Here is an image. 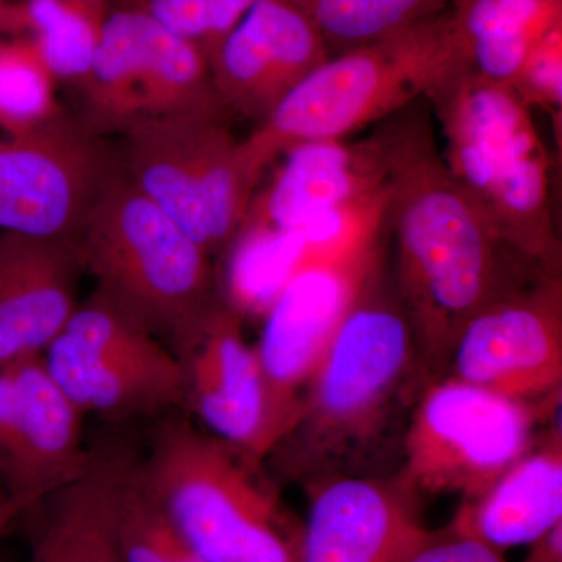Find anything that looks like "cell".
Returning a JSON list of instances; mask_svg holds the SVG:
<instances>
[{"mask_svg":"<svg viewBox=\"0 0 562 562\" xmlns=\"http://www.w3.org/2000/svg\"><path fill=\"white\" fill-rule=\"evenodd\" d=\"M384 231L395 241L394 286L417 346L449 358L476 313L543 273L495 235L458 187L427 99L373 125Z\"/></svg>","mask_w":562,"mask_h":562,"instance_id":"cell-1","label":"cell"},{"mask_svg":"<svg viewBox=\"0 0 562 562\" xmlns=\"http://www.w3.org/2000/svg\"><path fill=\"white\" fill-rule=\"evenodd\" d=\"M427 101L458 187L514 254L543 273L561 276L549 154L531 106L513 88L464 70Z\"/></svg>","mask_w":562,"mask_h":562,"instance_id":"cell-2","label":"cell"},{"mask_svg":"<svg viewBox=\"0 0 562 562\" xmlns=\"http://www.w3.org/2000/svg\"><path fill=\"white\" fill-rule=\"evenodd\" d=\"M416 347L382 255L314 366L297 419L273 454L294 475H314L371 441L412 373Z\"/></svg>","mask_w":562,"mask_h":562,"instance_id":"cell-3","label":"cell"},{"mask_svg":"<svg viewBox=\"0 0 562 562\" xmlns=\"http://www.w3.org/2000/svg\"><path fill=\"white\" fill-rule=\"evenodd\" d=\"M144 483L203 562H299L302 524L261 479L260 465L192 424L154 420L138 458Z\"/></svg>","mask_w":562,"mask_h":562,"instance_id":"cell-4","label":"cell"},{"mask_svg":"<svg viewBox=\"0 0 562 562\" xmlns=\"http://www.w3.org/2000/svg\"><path fill=\"white\" fill-rule=\"evenodd\" d=\"M79 244L95 290L176 355L225 297L213 258L124 171L95 201Z\"/></svg>","mask_w":562,"mask_h":562,"instance_id":"cell-5","label":"cell"},{"mask_svg":"<svg viewBox=\"0 0 562 562\" xmlns=\"http://www.w3.org/2000/svg\"><path fill=\"white\" fill-rule=\"evenodd\" d=\"M458 70L446 10L391 38L322 63L243 139L244 157L261 180L269 166L294 147L344 139L380 124L428 99Z\"/></svg>","mask_w":562,"mask_h":562,"instance_id":"cell-6","label":"cell"},{"mask_svg":"<svg viewBox=\"0 0 562 562\" xmlns=\"http://www.w3.org/2000/svg\"><path fill=\"white\" fill-rule=\"evenodd\" d=\"M121 139L122 168L135 187L211 258L228 255L260 184L232 121H140Z\"/></svg>","mask_w":562,"mask_h":562,"instance_id":"cell-7","label":"cell"},{"mask_svg":"<svg viewBox=\"0 0 562 562\" xmlns=\"http://www.w3.org/2000/svg\"><path fill=\"white\" fill-rule=\"evenodd\" d=\"M69 91L74 116L105 139L140 121L233 117L202 50L133 5L106 13L91 68Z\"/></svg>","mask_w":562,"mask_h":562,"instance_id":"cell-8","label":"cell"},{"mask_svg":"<svg viewBox=\"0 0 562 562\" xmlns=\"http://www.w3.org/2000/svg\"><path fill=\"white\" fill-rule=\"evenodd\" d=\"M63 394L103 420H157L184 412L177 355L101 291L79 303L43 353Z\"/></svg>","mask_w":562,"mask_h":562,"instance_id":"cell-9","label":"cell"},{"mask_svg":"<svg viewBox=\"0 0 562 562\" xmlns=\"http://www.w3.org/2000/svg\"><path fill=\"white\" fill-rule=\"evenodd\" d=\"M552 409L453 376L431 384L406 432L398 483L414 495L476 497L530 452L539 414Z\"/></svg>","mask_w":562,"mask_h":562,"instance_id":"cell-10","label":"cell"},{"mask_svg":"<svg viewBox=\"0 0 562 562\" xmlns=\"http://www.w3.org/2000/svg\"><path fill=\"white\" fill-rule=\"evenodd\" d=\"M383 233L379 203L349 241L305 258L265 314L257 351L286 435L297 419L303 387L314 366L349 312L362 281L383 255Z\"/></svg>","mask_w":562,"mask_h":562,"instance_id":"cell-11","label":"cell"},{"mask_svg":"<svg viewBox=\"0 0 562 562\" xmlns=\"http://www.w3.org/2000/svg\"><path fill=\"white\" fill-rule=\"evenodd\" d=\"M122 171L120 149L69 109L0 140V232L79 241L95 201Z\"/></svg>","mask_w":562,"mask_h":562,"instance_id":"cell-12","label":"cell"},{"mask_svg":"<svg viewBox=\"0 0 562 562\" xmlns=\"http://www.w3.org/2000/svg\"><path fill=\"white\" fill-rule=\"evenodd\" d=\"M449 358L461 382L520 401H553L562 382V277L539 273L476 313Z\"/></svg>","mask_w":562,"mask_h":562,"instance_id":"cell-13","label":"cell"},{"mask_svg":"<svg viewBox=\"0 0 562 562\" xmlns=\"http://www.w3.org/2000/svg\"><path fill=\"white\" fill-rule=\"evenodd\" d=\"M244 313L227 295L177 355L183 369L184 413L255 465L286 436L257 347L244 336Z\"/></svg>","mask_w":562,"mask_h":562,"instance_id":"cell-14","label":"cell"},{"mask_svg":"<svg viewBox=\"0 0 562 562\" xmlns=\"http://www.w3.org/2000/svg\"><path fill=\"white\" fill-rule=\"evenodd\" d=\"M283 158L260 206L249 210L241 233H299L312 255L341 246L380 198V172L368 140H313Z\"/></svg>","mask_w":562,"mask_h":562,"instance_id":"cell-15","label":"cell"},{"mask_svg":"<svg viewBox=\"0 0 562 562\" xmlns=\"http://www.w3.org/2000/svg\"><path fill=\"white\" fill-rule=\"evenodd\" d=\"M95 450L81 441V414L52 379L43 353L0 368V482L31 512L80 479Z\"/></svg>","mask_w":562,"mask_h":562,"instance_id":"cell-16","label":"cell"},{"mask_svg":"<svg viewBox=\"0 0 562 562\" xmlns=\"http://www.w3.org/2000/svg\"><path fill=\"white\" fill-rule=\"evenodd\" d=\"M328 58L319 32L288 0H255L209 65L232 116L258 125Z\"/></svg>","mask_w":562,"mask_h":562,"instance_id":"cell-17","label":"cell"},{"mask_svg":"<svg viewBox=\"0 0 562 562\" xmlns=\"http://www.w3.org/2000/svg\"><path fill=\"white\" fill-rule=\"evenodd\" d=\"M435 535L398 480L327 476L314 482L299 562H408Z\"/></svg>","mask_w":562,"mask_h":562,"instance_id":"cell-18","label":"cell"},{"mask_svg":"<svg viewBox=\"0 0 562 562\" xmlns=\"http://www.w3.org/2000/svg\"><path fill=\"white\" fill-rule=\"evenodd\" d=\"M85 271L79 241L0 232V368L60 335Z\"/></svg>","mask_w":562,"mask_h":562,"instance_id":"cell-19","label":"cell"},{"mask_svg":"<svg viewBox=\"0 0 562 562\" xmlns=\"http://www.w3.org/2000/svg\"><path fill=\"white\" fill-rule=\"evenodd\" d=\"M560 524L562 438L553 427L483 494L462 502L447 531L505 552L531 546Z\"/></svg>","mask_w":562,"mask_h":562,"instance_id":"cell-20","label":"cell"},{"mask_svg":"<svg viewBox=\"0 0 562 562\" xmlns=\"http://www.w3.org/2000/svg\"><path fill=\"white\" fill-rule=\"evenodd\" d=\"M135 457L122 443L98 449L80 479L32 508L41 517L29 562H122L116 541L117 497Z\"/></svg>","mask_w":562,"mask_h":562,"instance_id":"cell-21","label":"cell"},{"mask_svg":"<svg viewBox=\"0 0 562 562\" xmlns=\"http://www.w3.org/2000/svg\"><path fill=\"white\" fill-rule=\"evenodd\" d=\"M447 20L461 70L513 88L536 44L562 24V0H453Z\"/></svg>","mask_w":562,"mask_h":562,"instance_id":"cell-22","label":"cell"},{"mask_svg":"<svg viewBox=\"0 0 562 562\" xmlns=\"http://www.w3.org/2000/svg\"><path fill=\"white\" fill-rule=\"evenodd\" d=\"M327 44L330 57L398 35L443 13L450 0H288Z\"/></svg>","mask_w":562,"mask_h":562,"instance_id":"cell-23","label":"cell"},{"mask_svg":"<svg viewBox=\"0 0 562 562\" xmlns=\"http://www.w3.org/2000/svg\"><path fill=\"white\" fill-rule=\"evenodd\" d=\"M32 36L57 85L72 90L98 50L106 0H24Z\"/></svg>","mask_w":562,"mask_h":562,"instance_id":"cell-24","label":"cell"},{"mask_svg":"<svg viewBox=\"0 0 562 562\" xmlns=\"http://www.w3.org/2000/svg\"><path fill=\"white\" fill-rule=\"evenodd\" d=\"M32 35L0 36V132L24 135L66 106Z\"/></svg>","mask_w":562,"mask_h":562,"instance_id":"cell-25","label":"cell"},{"mask_svg":"<svg viewBox=\"0 0 562 562\" xmlns=\"http://www.w3.org/2000/svg\"><path fill=\"white\" fill-rule=\"evenodd\" d=\"M138 458H133L117 497L116 541L122 562H203L144 483Z\"/></svg>","mask_w":562,"mask_h":562,"instance_id":"cell-26","label":"cell"},{"mask_svg":"<svg viewBox=\"0 0 562 562\" xmlns=\"http://www.w3.org/2000/svg\"><path fill=\"white\" fill-rule=\"evenodd\" d=\"M255 0H133L173 35L190 41L206 60L238 25Z\"/></svg>","mask_w":562,"mask_h":562,"instance_id":"cell-27","label":"cell"},{"mask_svg":"<svg viewBox=\"0 0 562 562\" xmlns=\"http://www.w3.org/2000/svg\"><path fill=\"white\" fill-rule=\"evenodd\" d=\"M513 90L531 109L550 114L561 127L562 110V24L553 27L531 50Z\"/></svg>","mask_w":562,"mask_h":562,"instance_id":"cell-28","label":"cell"},{"mask_svg":"<svg viewBox=\"0 0 562 562\" xmlns=\"http://www.w3.org/2000/svg\"><path fill=\"white\" fill-rule=\"evenodd\" d=\"M408 562H508L501 550L468 536L436 531Z\"/></svg>","mask_w":562,"mask_h":562,"instance_id":"cell-29","label":"cell"},{"mask_svg":"<svg viewBox=\"0 0 562 562\" xmlns=\"http://www.w3.org/2000/svg\"><path fill=\"white\" fill-rule=\"evenodd\" d=\"M32 35V21L25 2L0 0V36Z\"/></svg>","mask_w":562,"mask_h":562,"instance_id":"cell-30","label":"cell"},{"mask_svg":"<svg viewBox=\"0 0 562 562\" xmlns=\"http://www.w3.org/2000/svg\"><path fill=\"white\" fill-rule=\"evenodd\" d=\"M524 562H562V524L532 542Z\"/></svg>","mask_w":562,"mask_h":562,"instance_id":"cell-31","label":"cell"},{"mask_svg":"<svg viewBox=\"0 0 562 562\" xmlns=\"http://www.w3.org/2000/svg\"><path fill=\"white\" fill-rule=\"evenodd\" d=\"M24 514V506L21 503L10 501L0 506V538L5 535L11 524Z\"/></svg>","mask_w":562,"mask_h":562,"instance_id":"cell-32","label":"cell"},{"mask_svg":"<svg viewBox=\"0 0 562 562\" xmlns=\"http://www.w3.org/2000/svg\"><path fill=\"white\" fill-rule=\"evenodd\" d=\"M10 497L9 494H7L5 487H3L2 482H0V506L3 505V503L9 502Z\"/></svg>","mask_w":562,"mask_h":562,"instance_id":"cell-33","label":"cell"}]
</instances>
